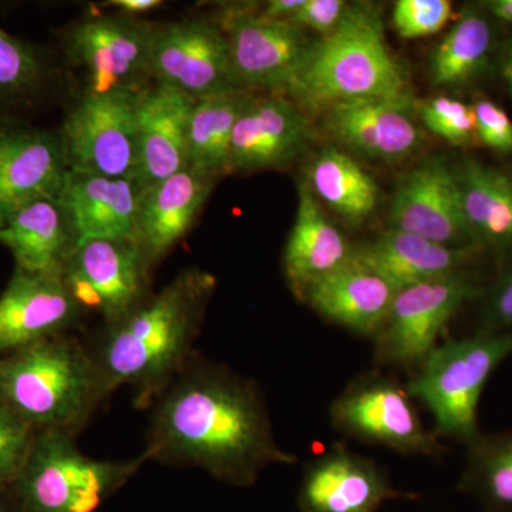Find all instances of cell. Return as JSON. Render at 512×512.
I'll return each mask as SVG.
<instances>
[{
	"label": "cell",
	"instance_id": "1",
	"mask_svg": "<svg viewBox=\"0 0 512 512\" xmlns=\"http://www.w3.org/2000/svg\"><path fill=\"white\" fill-rule=\"evenodd\" d=\"M147 463L200 468L237 488L298 457L279 446L261 386L195 355L150 406Z\"/></svg>",
	"mask_w": 512,
	"mask_h": 512
},
{
	"label": "cell",
	"instance_id": "2",
	"mask_svg": "<svg viewBox=\"0 0 512 512\" xmlns=\"http://www.w3.org/2000/svg\"><path fill=\"white\" fill-rule=\"evenodd\" d=\"M215 288L214 275L185 269L143 305L106 325L89 349L107 394L130 387L134 406L150 409L195 356Z\"/></svg>",
	"mask_w": 512,
	"mask_h": 512
},
{
	"label": "cell",
	"instance_id": "3",
	"mask_svg": "<svg viewBox=\"0 0 512 512\" xmlns=\"http://www.w3.org/2000/svg\"><path fill=\"white\" fill-rule=\"evenodd\" d=\"M109 397L90 349L69 333L0 356V404L36 430L79 436Z\"/></svg>",
	"mask_w": 512,
	"mask_h": 512
},
{
	"label": "cell",
	"instance_id": "4",
	"mask_svg": "<svg viewBox=\"0 0 512 512\" xmlns=\"http://www.w3.org/2000/svg\"><path fill=\"white\" fill-rule=\"evenodd\" d=\"M301 109L325 110L362 100H410L409 83L384 42L382 20L365 6L349 8L338 28L316 42L281 94Z\"/></svg>",
	"mask_w": 512,
	"mask_h": 512
},
{
	"label": "cell",
	"instance_id": "5",
	"mask_svg": "<svg viewBox=\"0 0 512 512\" xmlns=\"http://www.w3.org/2000/svg\"><path fill=\"white\" fill-rule=\"evenodd\" d=\"M512 356V330H477L467 338L437 345L406 384L434 417L440 439L468 444L480 436L478 406L488 380Z\"/></svg>",
	"mask_w": 512,
	"mask_h": 512
},
{
	"label": "cell",
	"instance_id": "6",
	"mask_svg": "<svg viewBox=\"0 0 512 512\" xmlns=\"http://www.w3.org/2000/svg\"><path fill=\"white\" fill-rule=\"evenodd\" d=\"M77 436L60 430L37 433L35 446L12 488L23 512H97L147 463L84 456Z\"/></svg>",
	"mask_w": 512,
	"mask_h": 512
},
{
	"label": "cell",
	"instance_id": "7",
	"mask_svg": "<svg viewBox=\"0 0 512 512\" xmlns=\"http://www.w3.org/2000/svg\"><path fill=\"white\" fill-rule=\"evenodd\" d=\"M329 416L343 436L403 456L440 457L446 451L424 426L406 386L380 373L353 380L330 404Z\"/></svg>",
	"mask_w": 512,
	"mask_h": 512
},
{
	"label": "cell",
	"instance_id": "8",
	"mask_svg": "<svg viewBox=\"0 0 512 512\" xmlns=\"http://www.w3.org/2000/svg\"><path fill=\"white\" fill-rule=\"evenodd\" d=\"M138 92H83L59 136L73 173L137 178Z\"/></svg>",
	"mask_w": 512,
	"mask_h": 512
},
{
	"label": "cell",
	"instance_id": "9",
	"mask_svg": "<svg viewBox=\"0 0 512 512\" xmlns=\"http://www.w3.org/2000/svg\"><path fill=\"white\" fill-rule=\"evenodd\" d=\"M153 28L127 15H90L64 30L67 60L86 74L84 92H138L148 86Z\"/></svg>",
	"mask_w": 512,
	"mask_h": 512
},
{
	"label": "cell",
	"instance_id": "10",
	"mask_svg": "<svg viewBox=\"0 0 512 512\" xmlns=\"http://www.w3.org/2000/svg\"><path fill=\"white\" fill-rule=\"evenodd\" d=\"M478 293L470 272L400 289L375 336V362L416 370L458 309Z\"/></svg>",
	"mask_w": 512,
	"mask_h": 512
},
{
	"label": "cell",
	"instance_id": "11",
	"mask_svg": "<svg viewBox=\"0 0 512 512\" xmlns=\"http://www.w3.org/2000/svg\"><path fill=\"white\" fill-rule=\"evenodd\" d=\"M151 79L194 100L238 89L227 35L208 19L154 25Z\"/></svg>",
	"mask_w": 512,
	"mask_h": 512
},
{
	"label": "cell",
	"instance_id": "12",
	"mask_svg": "<svg viewBox=\"0 0 512 512\" xmlns=\"http://www.w3.org/2000/svg\"><path fill=\"white\" fill-rule=\"evenodd\" d=\"M235 86L282 93L302 69L316 42L289 20L232 9L222 19Z\"/></svg>",
	"mask_w": 512,
	"mask_h": 512
},
{
	"label": "cell",
	"instance_id": "13",
	"mask_svg": "<svg viewBox=\"0 0 512 512\" xmlns=\"http://www.w3.org/2000/svg\"><path fill=\"white\" fill-rule=\"evenodd\" d=\"M69 173L59 131L0 121V227L33 202L59 200Z\"/></svg>",
	"mask_w": 512,
	"mask_h": 512
},
{
	"label": "cell",
	"instance_id": "14",
	"mask_svg": "<svg viewBox=\"0 0 512 512\" xmlns=\"http://www.w3.org/2000/svg\"><path fill=\"white\" fill-rule=\"evenodd\" d=\"M403 498L416 495L397 490L372 458L335 443L305 467L296 505L299 512H379Z\"/></svg>",
	"mask_w": 512,
	"mask_h": 512
},
{
	"label": "cell",
	"instance_id": "15",
	"mask_svg": "<svg viewBox=\"0 0 512 512\" xmlns=\"http://www.w3.org/2000/svg\"><path fill=\"white\" fill-rule=\"evenodd\" d=\"M390 229L447 247L480 248L464 217L456 174L437 160L416 168L397 187Z\"/></svg>",
	"mask_w": 512,
	"mask_h": 512
},
{
	"label": "cell",
	"instance_id": "16",
	"mask_svg": "<svg viewBox=\"0 0 512 512\" xmlns=\"http://www.w3.org/2000/svg\"><path fill=\"white\" fill-rule=\"evenodd\" d=\"M83 313L62 275L30 274L15 268L0 295V356L66 335Z\"/></svg>",
	"mask_w": 512,
	"mask_h": 512
},
{
	"label": "cell",
	"instance_id": "17",
	"mask_svg": "<svg viewBox=\"0 0 512 512\" xmlns=\"http://www.w3.org/2000/svg\"><path fill=\"white\" fill-rule=\"evenodd\" d=\"M311 136L305 111L284 94L255 99L232 136L228 174L251 173L291 163Z\"/></svg>",
	"mask_w": 512,
	"mask_h": 512
},
{
	"label": "cell",
	"instance_id": "18",
	"mask_svg": "<svg viewBox=\"0 0 512 512\" xmlns=\"http://www.w3.org/2000/svg\"><path fill=\"white\" fill-rule=\"evenodd\" d=\"M194 103L187 94L157 82L138 93L136 177L144 188L187 168Z\"/></svg>",
	"mask_w": 512,
	"mask_h": 512
},
{
	"label": "cell",
	"instance_id": "19",
	"mask_svg": "<svg viewBox=\"0 0 512 512\" xmlns=\"http://www.w3.org/2000/svg\"><path fill=\"white\" fill-rule=\"evenodd\" d=\"M93 286L104 323L117 322L150 298V272L136 238L101 239L77 245L67 264ZM64 265V266H66Z\"/></svg>",
	"mask_w": 512,
	"mask_h": 512
},
{
	"label": "cell",
	"instance_id": "20",
	"mask_svg": "<svg viewBox=\"0 0 512 512\" xmlns=\"http://www.w3.org/2000/svg\"><path fill=\"white\" fill-rule=\"evenodd\" d=\"M410 100H362L323 111L325 128L343 146L372 160H404L419 147V128Z\"/></svg>",
	"mask_w": 512,
	"mask_h": 512
},
{
	"label": "cell",
	"instance_id": "21",
	"mask_svg": "<svg viewBox=\"0 0 512 512\" xmlns=\"http://www.w3.org/2000/svg\"><path fill=\"white\" fill-rule=\"evenodd\" d=\"M214 185L215 180L185 168L144 188L134 238L151 268L191 231Z\"/></svg>",
	"mask_w": 512,
	"mask_h": 512
},
{
	"label": "cell",
	"instance_id": "22",
	"mask_svg": "<svg viewBox=\"0 0 512 512\" xmlns=\"http://www.w3.org/2000/svg\"><path fill=\"white\" fill-rule=\"evenodd\" d=\"M144 187L137 178H113L70 171L59 202L72 222L77 245L136 237Z\"/></svg>",
	"mask_w": 512,
	"mask_h": 512
},
{
	"label": "cell",
	"instance_id": "23",
	"mask_svg": "<svg viewBox=\"0 0 512 512\" xmlns=\"http://www.w3.org/2000/svg\"><path fill=\"white\" fill-rule=\"evenodd\" d=\"M396 293L382 276L352 256L348 264L303 289L299 299L329 322L356 335L375 338L389 316Z\"/></svg>",
	"mask_w": 512,
	"mask_h": 512
},
{
	"label": "cell",
	"instance_id": "24",
	"mask_svg": "<svg viewBox=\"0 0 512 512\" xmlns=\"http://www.w3.org/2000/svg\"><path fill=\"white\" fill-rule=\"evenodd\" d=\"M481 248H454L429 239L384 232L379 238L353 247V258L372 269L396 289L468 272Z\"/></svg>",
	"mask_w": 512,
	"mask_h": 512
},
{
	"label": "cell",
	"instance_id": "25",
	"mask_svg": "<svg viewBox=\"0 0 512 512\" xmlns=\"http://www.w3.org/2000/svg\"><path fill=\"white\" fill-rule=\"evenodd\" d=\"M0 245L15 258L16 268L62 275L77 239L59 200H42L16 212L0 227Z\"/></svg>",
	"mask_w": 512,
	"mask_h": 512
},
{
	"label": "cell",
	"instance_id": "26",
	"mask_svg": "<svg viewBox=\"0 0 512 512\" xmlns=\"http://www.w3.org/2000/svg\"><path fill=\"white\" fill-rule=\"evenodd\" d=\"M352 255V245L330 224L312 191L301 185L295 224L284 251V272L293 293L299 298L303 289L348 264Z\"/></svg>",
	"mask_w": 512,
	"mask_h": 512
},
{
	"label": "cell",
	"instance_id": "27",
	"mask_svg": "<svg viewBox=\"0 0 512 512\" xmlns=\"http://www.w3.org/2000/svg\"><path fill=\"white\" fill-rule=\"evenodd\" d=\"M461 205L480 248L512 249V181L501 171L468 160L457 171Z\"/></svg>",
	"mask_w": 512,
	"mask_h": 512
},
{
	"label": "cell",
	"instance_id": "28",
	"mask_svg": "<svg viewBox=\"0 0 512 512\" xmlns=\"http://www.w3.org/2000/svg\"><path fill=\"white\" fill-rule=\"evenodd\" d=\"M252 100L241 89L195 100L188 128L187 168L211 180L228 174L235 126Z\"/></svg>",
	"mask_w": 512,
	"mask_h": 512
},
{
	"label": "cell",
	"instance_id": "29",
	"mask_svg": "<svg viewBox=\"0 0 512 512\" xmlns=\"http://www.w3.org/2000/svg\"><path fill=\"white\" fill-rule=\"evenodd\" d=\"M308 180L312 194L352 224L367 220L379 202L375 180L352 158L333 147L313 160Z\"/></svg>",
	"mask_w": 512,
	"mask_h": 512
},
{
	"label": "cell",
	"instance_id": "30",
	"mask_svg": "<svg viewBox=\"0 0 512 512\" xmlns=\"http://www.w3.org/2000/svg\"><path fill=\"white\" fill-rule=\"evenodd\" d=\"M458 490L473 495L485 512H512V430L481 433L468 444Z\"/></svg>",
	"mask_w": 512,
	"mask_h": 512
},
{
	"label": "cell",
	"instance_id": "31",
	"mask_svg": "<svg viewBox=\"0 0 512 512\" xmlns=\"http://www.w3.org/2000/svg\"><path fill=\"white\" fill-rule=\"evenodd\" d=\"M52 76L45 53L0 28V121L32 106Z\"/></svg>",
	"mask_w": 512,
	"mask_h": 512
},
{
	"label": "cell",
	"instance_id": "32",
	"mask_svg": "<svg viewBox=\"0 0 512 512\" xmlns=\"http://www.w3.org/2000/svg\"><path fill=\"white\" fill-rule=\"evenodd\" d=\"M491 40L493 35L487 19L474 12L464 15L431 56L434 83L451 86L467 82L483 66Z\"/></svg>",
	"mask_w": 512,
	"mask_h": 512
},
{
	"label": "cell",
	"instance_id": "33",
	"mask_svg": "<svg viewBox=\"0 0 512 512\" xmlns=\"http://www.w3.org/2000/svg\"><path fill=\"white\" fill-rule=\"evenodd\" d=\"M39 430L0 404V490L18 483Z\"/></svg>",
	"mask_w": 512,
	"mask_h": 512
},
{
	"label": "cell",
	"instance_id": "34",
	"mask_svg": "<svg viewBox=\"0 0 512 512\" xmlns=\"http://www.w3.org/2000/svg\"><path fill=\"white\" fill-rule=\"evenodd\" d=\"M424 126L454 146L466 144L476 134L473 107L450 97H437L420 107Z\"/></svg>",
	"mask_w": 512,
	"mask_h": 512
},
{
	"label": "cell",
	"instance_id": "35",
	"mask_svg": "<svg viewBox=\"0 0 512 512\" xmlns=\"http://www.w3.org/2000/svg\"><path fill=\"white\" fill-rule=\"evenodd\" d=\"M453 16L448 0H399L394 3L392 22L404 39L434 35Z\"/></svg>",
	"mask_w": 512,
	"mask_h": 512
},
{
	"label": "cell",
	"instance_id": "36",
	"mask_svg": "<svg viewBox=\"0 0 512 512\" xmlns=\"http://www.w3.org/2000/svg\"><path fill=\"white\" fill-rule=\"evenodd\" d=\"M478 330H512V264L501 272L497 281L485 292Z\"/></svg>",
	"mask_w": 512,
	"mask_h": 512
},
{
	"label": "cell",
	"instance_id": "37",
	"mask_svg": "<svg viewBox=\"0 0 512 512\" xmlns=\"http://www.w3.org/2000/svg\"><path fill=\"white\" fill-rule=\"evenodd\" d=\"M476 134L485 146L500 151H512V123L508 114L490 100H478L473 106Z\"/></svg>",
	"mask_w": 512,
	"mask_h": 512
},
{
	"label": "cell",
	"instance_id": "38",
	"mask_svg": "<svg viewBox=\"0 0 512 512\" xmlns=\"http://www.w3.org/2000/svg\"><path fill=\"white\" fill-rule=\"evenodd\" d=\"M348 9L342 0H303V5L289 22L302 29L315 30L325 37L338 28Z\"/></svg>",
	"mask_w": 512,
	"mask_h": 512
},
{
	"label": "cell",
	"instance_id": "39",
	"mask_svg": "<svg viewBox=\"0 0 512 512\" xmlns=\"http://www.w3.org/2000/svg\"><path fill=\"white\" fill-rule=\"evenodd\" d=\"M303 5V0H271L266 3L262 15L269 19L291 20Z\"/></svg>",
	"mask_w": 512,
	"mask_h": 512
},
{
	"label": "cell",
	"instance_id": "40",
	"mask_svg": "<svg viewBox=\"0 0 512 512\" xmlns=\"http://www.w3.org/2000/svg\"><path fill=\"white\" fill-rule=\"evenodd\" d=\"M109 5L121 10L123 15L136 18L137 15H144V13L160 8L161 2L160 0H111Z\"/></svg>",
	"mask_w": 512,
	"mask_h": 512
},
{
	"label": "cell",
	"instance_id": "41",
	"mask_svg": "<svg viewBox=\"0 0 512 512\" xmlns=\"http://www.w3.org/2000/svg\"><path fill=\"white\" fill-rule=\"evenodd\" d=\"M484 5L493 13L495 18L512 23V0H490V2H485Z\"/></svg>",
	"mask_w": 512,
	"mask_h": 512
},
{
	"label": "cell",
	"instance_id": "42",
	"mask_svg": "<svg viewBox=\"0 0 512 512\" xmlns=\"http://www.w3.org/2000/svg\"><path fill=\"white\" fill-rule=\"evenodd\" d=\"M0 512H23L12 488L0 490Z\"/></svg>",
	"mask_w": 512,
	"mask_h": 512
},
{
	"label": "cell",
	"instance_id": "43",
	"mask_svg": "<svg viewBox=\"0 0 512 512\" xmlns=\"http://www.w3.org/2000/svg\"><path fill=\"white\" fill-rule=\"evenodd\" d=\"M505 77H507L508 83H510L512 90V42L510 45V50H508L507 66H505Z\"/></svg>",
	"mask_w": 512,
	"mask_h": 512
}]
</instances>
